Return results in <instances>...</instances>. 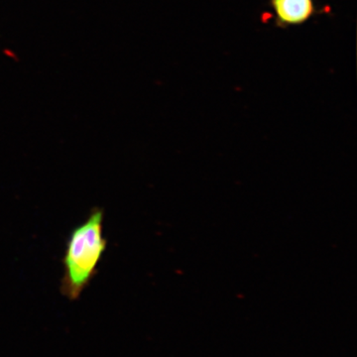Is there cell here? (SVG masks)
<instances>
[{"mask_svg":"<svg viewBox=\"0 0 357 357\" xmlns=\"http://www.w3.org/2000/svg\"><path fill=\"white\" fill-rule=\"evenodd\" d=\"M105 211L93 208L89 218L70 232L63 257L64 275L61 280V293L70 301L81 297L98 273L107 248L103 236Z\"/></svg>","mask_w":357,"mask_h":357,"instance_id":"6da1fadb","label":"cell"},{"mask_svg":"<svg viewBox=\"0 0 357 357\" xmlns=\"http://www.w3.org/2000/svg\"><path fill=\"white\" fill-rule=\"evenodd\" d=\"M275 25L279 28L304 24L318 13L314 0H270Z\"/></svg>","mask_w":357,"mask_h":357,"instance_id":"7a4b0ae2","label":"cell"}]
</instances>
